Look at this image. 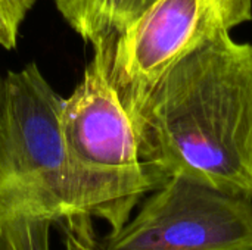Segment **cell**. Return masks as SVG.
<instances>
[{
    "instance_id": "8992f818",
    "label": "cell",
    "mask_w": 252,
    "mask_h": 250,
    "mask_svg": "<svg viewBox=\"0 0 252 250\" xmlns=\"http://www.w3.org/2000/svg\"><path fill=\"white\" fill-rule=\"evenodd\" d=\"M155 0H55L68 25L93 47L114 40Z\"/></svg>"
},
{
    "instance_id": "6da1fadb",
    "label": "cell",
    "mask_w": 252,
    "mask_h": 250,
    "mask_svg": "<svg viewBox=\"0 0 252 250\" xmlns=\"http://www.w3.org/2000/svg\"><path fill=\"white\" fill-rule=\"evenodd\" d=\"M159 187L185 177L252 199V43L224 32L171 66L131 118Z\"/></svg>"
},
{
    "instance_id": "277c9868",
    "label": "cell",
    "mask_w": 252,
    "mask_h": 250,
    "mask_svg": "<svg viewBox=\"0 0 252 250\" xmlns=\"http://www.w3.org/2000/svg\"><path fill=\"white\" fill-rule=\"evenodd\" d=\"M252 21V0H155L109 44V77L130 118L179 60Z\"/></svg>"
},
{
    "instance_id": "7a4b0ae2",
    "label": "cell",
    "mask_w": 252,
    "mask_h": 250,
    "mask_svg": "<svg viewBox=\"0 0 252 250\" xmlns=\"http://www.w3.org/2000/svg\"><path fill=\"white\" fill-rule=\"evenodd\" d=\"M62 106L63 99L35 62L4 77L0 112L3 250H49L50 228L72 218Z\"/></svg>"
},
{
    "instance_id": "ba28073f",
    "label": "cell",
    "mask_w": 252,
    "mask_h": 250,
    "mask_svg": "<svg viewBox=\"0 0 252 250\" xmlns=\"http://www.w3.org/2000/svg\"><path fill=\"white\" fill-rule=\"evenodd\" d=\"M92 221V218L78 217L59 224L63 236V250H106L97 240Z\"/></svg>"
},
{
    "instance_id": "3957f363",
    "label": "cell",
    "mask_w": 252,
    "mask_h": 250,
    "mask_svg": "<svg viewBox=\"0 0 252 250\" xmlns=\"http://www.w3.org/2000/svg\"><path fill=\"white\" fill-rule=\"evenodd\" d=\"M109 44L94 49L84 75L63 99L61 131L72 218L87 217L118 233L157 189L139 140L109 77Z\"/></svg>"
},
{
    "instance_id": "52a82bcc",
    "label": "cell",
    "mask_w": 252,
    "mask_h": 250,
    "mask_svg": "<svg viewBox=\"0 0 252 250\" xmlns=\"http://www.w3.org/2000/svg\"><path fill=\"white\" fill-rule=\"evenodd\" d=\"M37 0H0V46L16 47L21 25Z\"/></svg>"
},
{
    "instance_id": "9c48e42d",
    "label": "cell",
    "mask_w": 252,
    "mask_h": 250,
    "mask_svg": "<svg viewBox=\"0 0 252 250\" xmlns=\"http://www.w3.org/2000/svg\"><path fill=\"white\" fill-rule=\"evenodd\" d=\"M3 99H4V78L0 75V112L3 106Z\"/></svg>"
},
{
    "instance_id": "5b68a950",
    "label": "cell",
    "mask_w": 252,
    "mask_h": 250,
    "mask_svg": "<svg viewBox=\"0 0 252 250\" xmlns=\"http://www.w3.org/2000/svg\"><path fill=\"white\" fill-rule=\"evenodd\" d=\"M102 245L106 250H252V199L171 177Z\"/></svg>"
}]
</instances>
